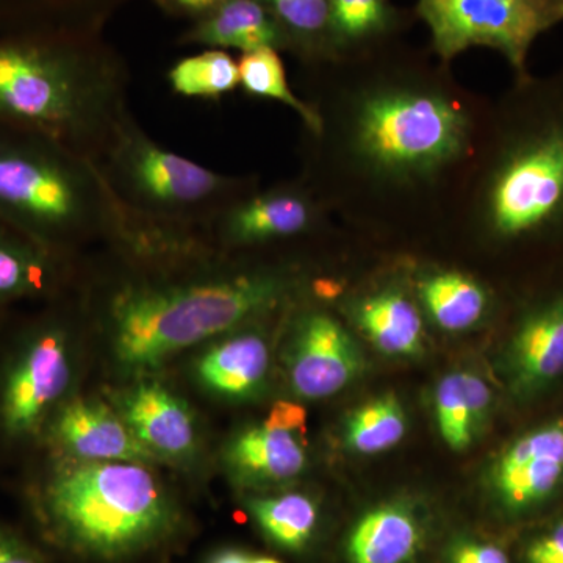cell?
Wrapping results in <instances>:
<instances>
[{
    "instance_id": "6da1fadb",
    "label": "cell",
    "mask_w": 563,
    "mask_h": 563,
    "mask_svg": "<svg viewBox=\"0 0 563 563\" xmlns=\"http://www.w3.org/2000/svg\"><path fill=\"white\" fill-rule=\"evenodd\" d=\"M109 242L129 268L109 284L98 313L124 372H151L180 351L235 331L291 290L284 273L228 265L201 231L125 214Z\"/></svg>"
},
{
    "instance_id": "7a4b0ae2",
    "label": "cell",
    "mask_w": 563,
    "mask_h": 563,
    "mask_svg": "<svg viewBox=\"0 0 563 563\" xmlns=\"http://www.w3.org/2000/svg\"><path fill=\"white\" fill-rule=\"evenodd\" d=\"M25 501L33 539L47 554L73 561H132L176 543L188 529L146 463L55 461Z\"/></svg>"
},
{
    "instance_id": "3957f363",
    "label": "cell",
    "mask_w": 563,
    "mask_h": 563,
    "mask_svg": "<svg viewBox=\"0 0 563 563\" xmlns=\"http://www.w3.org/2000/svg\"><path fill=\"white\" fill-rule=\"evenodd\" d=\"M124 73L36 31L0 35V128L98 161L131 113Z\"/></svg>"
},
{
    "instance_id": "277c9868",
    "label": "cell",
    "mask_w": 563,
    "mask_h": 563,
    "mask_svg": "<svg viewBox=\"0 0 563 563\" xmlns=\"http://www.w3.org/2000/svg\"><path fill=\"white\" fill-rule=\"evenodd\" d=\"M98 165L57 141L0 128V221L60 257L124 222Z\"/></svg>"
},
{
    "instance_id": "5b68a950",
    "label": "cell",
    "mask_w": 563,
    "mask_h": 563,
    "mask_svg": "<svg viewBox=\"0 0 563 563\" xmlns=\"http://www.w3.org/2000/svg\"><path fill=\"white\" fill-rule=\"evenodd\" d=\"M520 81L483 201L488 231L506 243L563 236V76Z\"/></svg>"
},
{
    "instance_id": "8992f818",
    "label": "cell",
    "mask_w": 563,
    "mask_h": 563,
    "mask_svg": "<svg viewBox=\"0 0 563 563\" xmlns=\"http://www.w3.org/2000/svg\"><path fill=\"white\" fill-rule=\"evenodd\" d=\"M125 214L146 224L201 231L244 195L242 179L206 168L151 139L132 113L96 161Z\"/></svg>"
},
{
    "instance_id": "52a82bcc",
    "label": "cell",
    "mask_w": 563,
    "mask_h": 563,
    "mask_svg": "<svg viewBox=\"0 0 563 563\" xmlns=\"http://www.w3.org/2000/svg\"><path fill=\"white\" fill-rule=\"evenodd\" d=\"M468 141V114L439 92H373L355 114L358 154L376 172L393 177L439 172L462 157Z\"/></svg>"
},
{
    "instance_id": "ba28073f",
    "label": "cell",
    "mask_w": 563,
    "mask_h": 563,
    "mask_svg": "<svg viewBox=\"0 0 563 563\" xmlns=\"http://www.w3.org/2000/svg\"><path fill=\"white\" fill-rule=\"evenodd\" d=\"M73 377V336L65 320L49 313L25 324L0 361V446L41 442Z\"/></svg>"
},
{
    "instance_id": "9c48e42d",
    "label": "cell",
    "mask_w": 563,
    "mask_h": 563,
    "mask_svg": "<svg viewBox=\"0 0 563 563\" xmlns=\"http://www.w3.org/2000/svg\"><path fill=\"white\" fill-rule=\"evenodd\" d=\"M417 13L443 62L488 47L523 80L533 43L563 22V0H417Z\"/></svg>"
},
{
    "instance_id": "30bf717a",
    "label": "cell",
    "mask_w": 563,
    "mask_h": 563,
    "mask_svg": "<svg viewBox=\"0 0 563 563\" xmlns=\"http://www.w3.org/2000/svg\"><path fill=\"white\" fill-rule=\"evenodd\" d=\"M317 207L298 188H277L243 195L229 203L203 229L218 250L257 246L295 239L313 228Z\"/></svg>"
},
{
    "instance_id": "8fae6325",
    "label": "cell",
    "mask_w": 563,
    "mask_h": 563,
    "mask_svg": "<svg viewBox=\"0 0 563 563\" xmlns=\"http://www.w3.org/2000/svg\"><path fill=\"white\" fill-rule=\"evenodd\" d=\"M306 410L295 402L274 404L262 424L240 432L229 444V468L247 485L287 483L306 468Z\"/></svg>"
},
{
    "instance_id": "7c38bea8",
    "label": "cell",
    "mask_w": 563,
    "mask_h": 563,
    "mask_svg": "<svg viewBox=\"0 0 563 563\" xmlns=\"http://www.w3.org/2000/svg\"><path fill=\"white\" fill-rule=\"evenodd\" d=\"M41 442L54 451L57 461L147 463L155 459L121 415L87 399L63 402L47 422Z\"/></svg>"
},
{
    "instance_id": "4fadbf2b",
    "label": "cell",
    "mask_w": 563,
    "mask_h": 563,
    "mask_svg": "<svg viewBox=\"0 0 563 563\" xmlns=\"http://www.w3.org/2000/svg\"><path fill=\"white\" fill-rule=\"evenodd\" d=\"M563 481V418L515 440L495 462L490 484L504 510L523 514L550 499Z\"/></svg>"
},
{
    "instance_id": "5bb4252c",
    "label": "cell",
    "mask_w": 563,
    "mask_h": 563,
    "mask_svg": "<svg viewBox=\"0 0 563 563\" xmlns=\"http://www.w3.org/2000/svg\"><path fill=\"white\" fill-rule=\"evenodd\" d=\"M357 344L339 321L322 312L298 322L290 354V384L296 395L322 399L342 391L361 374Z\"/></svg>"
},
{
    "instance_id": "9a60e30c",
    "label": "cell",
    "mask_w": 563,
    "mask_h": 563,
    "mask_svg": "<svg viewBox=\"0 0 563 563\" xmlns=\"http://www.w3.org/2000/svg\"><path fill=\"white\" fill-rule=\"evenodd\" d=\"M507 377L531 396L563 376V288L532 303L518 321L506 352Z\"/></svg>"
},
{
    "instance_id": "2e32d148",
    "label": "cell",
    "mask_w": 563,
    "mask_h": 563,
    "mask_svg": "<svg viewBox=\"0 0 563 563\" xmlns=\"http://www.w3.org/2000/svg\"><path fill=\"white\" fill-rule=\"evenodd\" d=\"M120 412L135 439L154 457L177 461L195 453L198 432L190 407L163 385H136L122 396Z\"/></svg>"
},
{
    "instance_id": "e0dca14e",
    "label": "cell",
    "mask_w": 563,
    "mask_h": 563,
    "mask_svg": "<svg viewBox=\"0 0 563 563\" xmlns=\"http://www.w3.org/2000/svg\"><path fill=\"white\" fill-rule=\"evenodd\" d=\"M68 261L0 221V312L22 301H51L60 292Z\"/></svg>"
},
{
    "instance_id": "ac0fdd59",
    "label": "cell",
    "mask_w": 563,
    "mask_h": 563,
    "mask_svg": "<svg viewBox=\"0 0 563 563\" xmlns=\"http://www.w3.org/2000/svg\"><path fill=\"white\" fill-rule=\"evenodd\" d=\"M268 368L265 339L255 332H242L210 346L199 358L196 374L214 395L244 399L261 390Z\"/></svg>"
},
{
    "instance_id": "d6986e66",
    "label": "cell",
    "mask_w": 563,
    "mask_h": 563,
    "mask_svg": "<svg viewBox=\"0 0 563 563\" xmlns=\"http://www.w3.org/2000/svg\"><path fill=\"white\" fill-rule=\"evenodd\" d=\"M422 526L401 503L384 504L363 515L346 542L351 563H410L420 551Z\"/></svg>"
},
{
    "instance_id": "ffe728a7",
    "label": "cell",
    "mask_w": 563,
    "mask_h": 563,
    "mask_svg": "<svg viewBox=\"0 0 563 563\" xmlns=\"http://www.w3.org/2000/svg\"><path fill=\"white\" fill-rule=\"evenodd\" d=\"M192 40L247 54L265 47L277 51L285 36L262 0H224L192 33Z\"/></svg>"
},
{
    "instance_id": "44dd1931",
    "label": "cell",
    "mask_w": 563,
    "mask_h": 563,
    "mask_svg": "<svg viewBox=\"0 0 563 563\" xmlns=\"http://www.w3.org/2000/svg\"><path fill=\"white\" fill-rule=\"evenodd\" d=\"M433 404L444 443L451 450L465 451L487 420L492 391L477 374L451 373L440 380Z\"/></svg>"
},
{
    "instance_id": "7402d4cb",
    "label": "cell",
    "mask_w": 563,
    "mask_h": 563,
    "mask_svg": "<svg viewBox=\"0 0 563 563\" xmlns=\"http://www.w3.org/2000/svg\"><path fill=\"white\" fill-rule=\"evenodd\" d=\"M355 320L384 354L412 357L422 351L420 312L402 292L385 290L368 296L355 309Z\"/></svg>"
},
{
    "instance_id": "603a6c76",
    "label": "cell",
    "mask_w": 563,
    "mask_h": 563,
    "mask_svg": "<svg viewBox=\"0 0 563 563\" xmlns=\"http://www.w3.org/2000/svg\"><path fill=\"white\" fill-rule=\"evenodd\" d=\"M252 520L274 547L291 554H301L312 544L320 509L302 493H282L247 501Z\"/></svg>"
},
{
    "instance_id": "cb8c5ba5",
    "label": "cell",
    "mask_w": 563,
    "mask_h": 563,
    "mask_svg": "<svg viewBox=\"0 0 563 563\" xmlns=\"http://www.w3.org/2000/svg\"><path fill=\"white\" fill-rule=\"evenodd\" d=\"M418 291L429 317L444 331H466L487 313V291L462 273L429 274L418 285Z\"/></svg>"
},
{
    "instance_id": "d4e9b609",
    "label": "cell",
    "mask_w": 563,
    "mask_h": 563,
    "mask_svg": "<svg viewBox=\"0 0 563 563\" xmlns=\"http://www.w3.org/2000/svg\"><path fill=\"white\" fill-rule=\"evenodd\" d=\"M398 27L390 0H329L331 49L347 51L379 43Z\"/></svg>"
},
{
    "instance_id": "484cf974",
    "label": "cell",
    "mask_w": 563,
    "mask_h": 563,
    "mask_svg": "<svg viewBox=\"0 0 563 563\" xmlns=\"http://www.w3.org/2000/svg\"><path fill=\"white\" fill-rule=\"evenodd\" d=\"M407 420L395 395H384L352 412L344 428V442L354 453L379 454L404 439Z\"/></svg>"
},
{
    "instance_id": "4316f807",
    "label": "cell",
    "mask_w": 563,
    "mask_h": 563,
    "mask_svg": "<svg viewBox=\"0 0 563 563\" xmlns=\"http://www.w3.org/2000/svg\"><path fill=\"white\" fill-rule=\"evenodd\" d=\"M239 73L240 85L244 91L257 96V98L273 99V101L290 107L295 113L301 117L310 131L321 133L320 114L292 92L287 81L284 63L276 49L265 47V49L243 54L239 62Z\"/></svg>"
},
{
    "instance_id": "83f0119b",
    "label": "cell",
    "mask_w": 563,
    "mask_h": 563,
    "mask_svg": "<svg viewBox=\"0 0 563 563\" xmlns=\"http://www.w3.org/2000/svg\"><path fill=\"white\" fill-rule=\"evenodd\" d=\"M168 80L185 98L218 99L239 87V63L225 52L207 51L176 63Z\"/></svg>"
},
{
    "instance_id": "f1b7e54d",
    "label": "cell",
    "mask_w": 563,
    "mask_h": 563,
    "mask_svg": "<svg viewBox=\"0 0 563 563\" xmlns=\"http://www.w3.org/2000/svg\"><path fill=\"white\" fill-rule=\"evenodd\" d=\"M279 24L285 40L298 41L309 49H331L329 0H262Z\"/></svg>"
},
{
    "instance_id": "f546056e",
    "label": "cell",
    "mask_w": 563,
    "mask_h": 563,
    "mask_svg": "<svg viewBox=\"0 0 563 563\" xmlns=\"http://www.w3.org/2000/svg\"><path fill=\"white\" fill-rule=\"evenodd\" d=\"M0 563H49V554L33 537L0 521Z\"/></svg>"
},
{
    "instance_id": "4dcf8cb0",
    "label": "cell",
    "mask_w": 563,
    "mask_h": 563,
    "mask_svg": "<svg viewBox=\"0 0 563 563\" xmlns=\"http://www.w3.org/2000/svg\"><path fill=\"white\" fill-rule=\"evenodd\" d=\"M450 563H510L507 554L496 544L479 540L461 539L451 547Z\"/></svg>"
},
{
    "instance_id": "1f68e13d",
    "label": "cell",
    "mask_w": 563,
    "mask_h": 563,
    "mask_svg": "<svg viewBox=\"0 0 563 563\" xmlns=\"http://www.w3.org/2000/svg\"><path fill=\"white\" fill-rule=\"evenodd\" d=\"M526 563H563V520L532 540Z\"/></svg>"
},
{
    "instance_id": "d6a6232c",
    "label": "cell",
    "mask_w": 563,
    "mask_h": 563,
    "mask_svg": "<svg viewBox=\"0 0 563 563\" xmlns=\"http://www.w3.org/2000/svg\"><path fill=\"white\" fill-rule=\"evenodd\" d=\"M203 563H284L277 559L250 553V551L240 550V548H220L211 551Z\"/></svg>"
},
{
    "instance_id": "836d02e7",
    "label": "cell",
    "mask_w": 563,
    "mask_h": 563,
    "mask_svg": "<svg viewBox=\"0 0 563 563\" xmlns=\"http://www.w3.org/2000/svg\"><path fill=\"white\" fill-rule=\"evenodd\" d=\"M36 0H0V25L22 22L21 18L31 11Z\"/></svg>"
},
{
    "instance_id": "e575fe53",
    "label": "cell",
    "mask_w": 563,
    "mask_h": 563,
    "mask_svg": "<svg viewBox=\"0 0 563 563\" xmlns=\"http://www.w3.org/2000/svg\"><path fill=\"white\" fill-rule=\"evenodd\" d=\"M181 10L192 11V13H199V11H207L210 9H217L224 0H174Z\"/></svg>"
}]
</instances>
